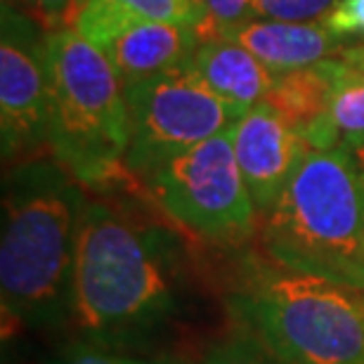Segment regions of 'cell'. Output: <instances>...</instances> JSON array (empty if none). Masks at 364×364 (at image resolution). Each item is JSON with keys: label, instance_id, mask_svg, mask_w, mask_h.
<instances>
[{"label": "cell", "instance_id": "obj_1", "mask_svg": "<svg viewBox=\"0 0 364 364\" xmlns=\"http://www.w3.org/2000/svg\"><path fill=\"white\" fill-rule=\"evenodd\" d=\"M83 185L57 159L31 156L5 178L0 296L7 329L46 326L74 310Z\"/></svg>", "mask_w": 364, "mask_h": 364}, {"label": "cell", "instance_id": "obj_2", "mask_svg": "<svg viewBox=\"0 0 364 364\" xmlns=\"http://www.w3.org/2000/svg\"><path fill=\"white\" fill-rule=\"evenodd\" d=\"M263 246L279 270L364 289V192L350 149L303 151L265 213Z\"/></svg>", "mask_w": 364, "mask_h": 364}, {"label": "cell", "instance_id": "obj_3", "mask_svg": "<svg viewBox=\"0 0 364 364\" xmlns=\"http://www.w3.org/2000/svg\"><path fill=\"white\" fill-rule=\"evenodd\" d=\"M173 296L161 239L107 203H85L74 267L78 324L102 336L142 331L168 315Z\"/></svg>", "mask_w": 364, "mask_h": 364}, {"label": "cell", "instance_id": "obj_4", "mask_svg": "<svg viewBox=\"0 0 364 364\" xmlns=\"http://www.w3.org/2000/svg\"><path fill=\"white\" fill-rule=\"evenodd\" d=\"M48 149L81 185L126 171L130 121L126 85L74 26L46 36Z\"/></svg>", "mask_w": 364, "mask_h": 364}, {"label": "cell", "instance_id": "obj_5", "mask_svg": "<svg viewBox=\"0 0 364 364\" xmlns=\"http://www.w3.org/2000/svg\"><path fill=\"white\" fill-rule=\"evenodd\" d=\"M235 308L284 364H364V289L282 270L253 279Z\"/></svg>", "mask_w": 364, "mask_h": 364}, {"label": "cell", "instance_id": "obj_6", "mask_svg": "<svg viewBox=\"0 0 364 364\" xmlns=\"http://www.w3.org/2000/svg\"><path fill=\"white\" fill-rule=\"evenodd\" d=\"M126 171L147 180L182 151L232 128L246 112L228 105L187 64L126 85Z\"/></svg>", "mask_w": 364, "mask_h": 364}, {"label": "cell", "instance_id": "obj_7", "mask_svg": "<svg viewBox=\"0 0 364 364\" xmlns=\"http://www.w3.org/2000/svg\"><path fill=\"white\" fill-rule=\"evenodd\" d=\"M166 215L208 239H242L253 230L256 203L235 156L232 128L182 151L144 180Z\"/></svg>", "mask_w": 364, "mask_h": 364}, {"label": "cell", "instance_id": "obj_8", "mask_svg": "<svg viewBox=\"0 0 364 364\" xmlns=\"http://www.w3.org/2000/svg\"><path fill=\"white\" fill-rule=\"evenodd\" d=\"M0 14V133L5 164L14 166L48 147V31L28 12Z\"/></svg>", "mask_w": 364, "mask_h": 364}, {"label": "cell", "instance_id": "obj_9", "mask_svg": "<svg viewBox=\"0 0 364 364\" xmlns=\"http://www.w3.org/2000/svg\"><path fill=\"white\" fill-rule=\"evenodd\" d=\"M74 28L107 57L123 85L182 67L199 46L194 28L144 19L112 0H88Z\"/></svg>", "mask_w": 364, "mask_h": 364}, {"label": "cell", "instance_id": "obj_10", "mask_svg": "<svg viewBox=\"0 0 364 364\" xmlns=\"http://www.w3.org/2000/svg\"><path fill=\"white\" fill-rule=\"evenodd\" d=\"M232 144L256 210L267 213L308 144L265 100L232 126Z\"/></svg>", "mask_w": 364, "mask_h": 364}, {"label": "cell", "instance_id": "obj_11", "mask_svg": "<svg viewBox=\"0 0 364 364\" xmlns=\"http://www.w3.org/2000/svg\"><path fill=\"white\" fill-rule=\"evenodd\" d=\"M353 76L343 60H324L312 67L277 74L265 102L270 105L308 147H338L326 123L336 90Z\"/></svg>", "mask_w": 364, "mask_h": 364}, {"label": "cell", "instance_id": "obj_12", "mask_svg": "<svg viewBox=\"0 0 364 364\" xmlns=\"http://www.w3.org/2000/svg\"><path fill=\"white\" fill-rule=\"evenodd\" d=\"M225 38L239 43L256 55L272 74L312 67L317 62L331 60V55L343 53V38L331 33L322 21H244Z\"/></svg>", "mask_w": 364, "mask_h": 364}, {"label": "cell", "instance_id": "obj_13", "mask_svg": "<svg viewBox=\"0 0 364 364\" xmlns=\"http://www.w3.org/2000/svg\"><path fill=\"white\" fill-rule=\"evenodd\" d=\"M187 67L228 105L249 112L265 100L274 76L256 55L230 38L199 43Z\"/></svg>", "mask_w": 364, "mask_h": 364}, {"label": "cell", "instance_id": "obj_14", "mask_svg": "<svg viewBox=\"0 0 364 364\" xmlns=\"http://www.w3.org/2000/svg\"><path fill=\"white\" fill-rule=\"evenodd\" d=\"M326 123L336 144H353L364 137V78L355 71L333 95Z\"/></svg>", "mask_w": 364, "mask_h": 364}, {"label": "cell", "instance_id": "obj_15", "mask_svg": "<svg viewBox=\"0 0 364 364\" xmlns=\"http://www.w3.org/2000/svg\"><path fill=\"white\" fill-rule=\"evenodd\" d=\"M196 7H199V21L194 33L199 43L225 38L232 28L256 17L253 0H196Z\"/></svg>", "mask_w": 364, "mask_h": 364}, {"label": "cell", "instance_id": "obj_16", "mask_svg": "<svg viewBox=\"0 0 364 364\" xmlns=\"http://www.w3.org/2000/svg\"><path fill=\"white\" fill-rule=\"evenodd\" d=\"M199 364H284L258 336H232L213 346Z\"/></svg>", "mask_w": 364, "mask_h": 364}, {"label": "cell", "instance_id": "obj_17", "mask_svg": "<svg viewBox=\"0 0 364 364\" xmlns=\"http://www.w3.org/2000/svg\"><path fill=\"white\" fill-rule=\"evenodd\" d=\"M112 3L126 7L128 12L140 14L144 19L166 21V24L194 28L199 21V7L196 0H112Z\"/></svg>", "mask_w": 364, "mask_h": 364}, {"label": "cell", "instance_id": "obj_18", "mask_svg": "<svg viewBox=\"0 0 364 364\" xmlns=\"http://www.w3.org/2000/svg\"><path fill=\"white\" fill-rule=\"evenodd\" d=\"M338 0H253L256 17L277 21H305L322 19Z\"/></svg>", "mask_w": 364, "mask_h": 364}, {"label": "cell", "instance_id": "obj_19", "mask_svg": "<svg viewBox=\"0 0 364 364\" xmlns=\"http://www.w3.org/2000/svg\"><path fill=\"white\" fill-rule=\"evenodd\" d=\"M319 21L338 38L346 36L364 38V0H338Z\"/></svg>", "mask_w": 364, "mask_h": 364}, {"label": "cell", "instance_id": "obj_20", "mask_svg": "<svg viewBox=\"0 0 364 364\" xmlns=\"http://www.w3.org/2000/svg\"><path fill=\"white\" fill-rule=\"evenodd\" d=\"M28 14L46 28V31H57V28L74 26L76 19V0H31L28 3Z\"/></svg>", "mask_w": 364, "mask_h": 364}, {"label": "cell", "instance_id": "obj_21", "mask_svg": "<svg viewBox=\"0 0 364 364\" xmlns=\"http://www.w3.org/2000/svg\"><path fill=\"white\" fill-rule=\"evenodd\" d=\"M60 364H147V362L130 360V358H123V355H112V353L97 350V348L78 346L64 355Z\"/></svg>", "mask_w": 364, "mask_h": 364}, {"label": "cell", "instance_id": "obj_22", "mask_svg": "<svg viewBox=\"0 0 364 364\" xmlns=\"http://www.w3.org/2000/svg\"><path fill=\"white\" fill-rule=\"evenodd\" d=\"M338 60H343L348 67L355 71V76H358V78H364V43H362V46L346 48L343 53H341Z\"/></svg>", "mask_w": 364, "mask_h": 364}, {"label": "cell", "instance_id": "obj_23", "mask_svg": "<svg viewBox=\"0 0 364 364\" xmlns=\"http://www.w3.org/2000/svg\"><path fill=\"white\" fill-rule=\"evenodd\" d=\"M343 147L350 149V154L355 159V166H358V173H360V182H362V192H364V137L353 144H343Z\"/></svg>", "mask_w": 364, "mask_h": 364}, {"label": "cell", "instance_id": "obj_24", "mask_svg": "<svg viewBox=\"0 0 364 364\" xmlns=\"http://www.w3.org/2000/svg\"><path fill=\"white\" fill-rule=\"evenodd\" d=\"M28 3H31V0H3V7H12V10L28 12Z\"/></svg>", "mask_w": 364, "mask_h": 364}, {"label": "cell", "instance_id": "obj_25", "mask_svg": "<svg viewBox=\"0 0 364 364\" xmlns=\"http://www.w3.org/2000/svg\"><path fill=\"white\" fill-rule=\"evenodd\" d=\"M85 3H88V0H76V14H78V10H81V7H83ZM74 21H76V19H74Z\"/></svg>", "mask_w": 364, "mask_h": 364}]
</instances>
